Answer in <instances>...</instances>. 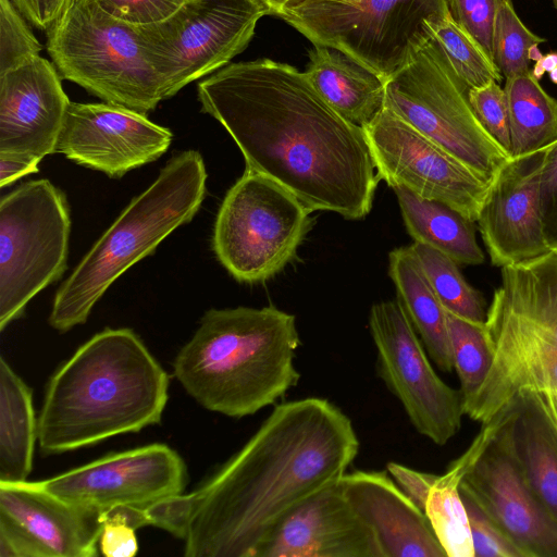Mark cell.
Listing matches in <instances>:
<instances>
[{
  "label": "cell",
  "instance_id": "obj_1",
  "mask_svg": "<svg viewBox=\"0 0 557 557\" xmlns=\"http://www.w3.org/2000/svg\"><path fill=\"white\" fill-rule=\"evenodd\" d=\"M201 111L228 132L246 170L293 193L311 212L360 220L380 181L361 126L336 112L305 72L270 59L230 63L201 81Z\"/></svg>",
  "mask_w": 557,
  "mask_h": 557
},
{
  "label": "cell",
  "instance_id": "obj_35",
  "mask_svg": "<svg viewBox=\"0 0 557 557\" xmlns=\"http://www.w3.org/2000/svg\"><path fill=\"white\" fill-rule=\"evenodd\" d=\"M460 495L469 520L474 557H527L461 487Z\"/></svg>",
  "mask_w": 557,
  "mask_h": 557
},
{
  "label": "cell",
  "instance_id": "obj_29",
  "mask_svg": "<svg viewBox=\"0 0 557 557\" xmlns=\"http://www.w3.org/2000/svg\"><path fill=\"white\" fill-rule=\"evenodd\" d=\"M510 127V157L540 151L557 140V99L531 70L505 82Z\"/></svg>",
  "mask_w": 557,
  "mask_h": 557
},
{
  "label": "cell",
  "instance_id": "obj_36",
  "mask_svg": "<svg viewBox=\"0 0 557 557\" xmlns=\"http://www.w3.org/2000/svg\"><path fill=\"white\" fill-rule=\"evenodd\" d=\"M468 99L482 126L510 156L509 111L505 89L492 81L469 89Z\"/></svg>",
  "mask_w": 557,
  "mask_h": 557
},
{
  "label": "cell",
  "instance_id": "obj_48",
  "mask_svg": "<svg viewBox=\"0 0 557 557\" xmlns=\"http://www.w3.org/2000/svg\"><path fill=\"white\" fill-rule=\"evenodd\" d=\"M549 78L554 84H557V67L549 72Z\"/></svg>",
  "mask_w": 557,
  "mask_h": 557
},
{
  "label": "cell",
  "instance_id": "obj_18",
  "mask_svg": "<svg viewBox=\"0 0 557 557\" xmlns=\"http://www.w3.org/2000/svg\"><path fill=\"white\" fill-rule=\"evenodd\" d=\"M544 149L510 158L494 177L481 207L476 222L495 267L516 264L550 251L539 201Z\"/></svg>",
  "mask_w": 557,
  "mask_h": 557
},
{
  "label": "cell",
  "instance_id": "obj_39",
  "mask_svg": "<svg viewBox=\"0 0 557 557\" xmlns=\"http://www.w3.org/2000/svg\"><path fill=\"white\" fill-rule=\"evenodd\" d=\"M543 230L550 250L557 251V140L544 149L539 173Z\"/></svg>",
  "mask_w": 557,
  "mask_h": 557
},
{
  "label": "cell",
  "instance_id": "obj_16",
  "mask_svg": "<svg viewBox=\"0 0 557 557\" xmlns=\"http://www.w3.org/2000/svg\"><path fill=\"white\" fill-rule=\"evenodd\" d=\"M465 474L460 487L523 550L557 557V522L528 482L506 423Z\"/></svg>",
  "mask_w": 557,
  "mask_h": 557
},
{
  "label": "cell",
  "instance_id": "obj_27",
  "mask_svg": "<svg viewBox=\"0 0 557 557\" xmlns=\"http://www.w3.org/2000/svg\"><path fill=\"white\" fill-rule=\"evenodd\" d=\"M401 216L414 242L428 245L458 264L479 265L485 256L472 221L450 207L419 197L403 187H393Z\"/></svg>",
  "mask_w": 557,
  "mask_h": 557
},
{
  "label": "cell",
  "instance_id": "obj_43",
  "mask_svg": "<svg viewBox=\"0 0 557 557\" xmlns=\"http://www.w3.org/2000/svg\"><path fill=\"white\" fill-rule=\"evenodd\" d=\"M20 13L36 28L48 30L72 0H11Z\"/></svg>",
  "mask_w": 557,
  "mask_h": 557
},
{
  "label": "cell",
  "instance_id": "obj_28",
  "mask_svg": "<svg viewBox=\"0 0 557 557\" xmlns=\"http://www.w3.org/2000/svg\"><path fill=\"white\" fill-rule=\"evenodd\" d=\"M37 438L32 389L0 357V482L26 481Z\"/></svg>",
  "mask_w": 557,
  "mask_h": 557
},
{
  "label": "cell",
  "instance_id": "obj_7",
  "mask_svg": "<svg viewBox=\"0 0 557 557\" xmlns=\"http://www.w3.org/2000/svg\"><path fill=\"white\" fill-rule=\"evenodd\" d=\"M276 16L314 46L337 49L386 79L450 13L446 0H298Z\"/></svg>",
  "mask_w": 557,
  "mask_h": 557
},
{
  "label": "cell",
  "instance_id": "obj_40",
  "mask_svg": "<svg viewBox=\"0 0 557 557\" xmlns=\"http://www.w3.org/2000/svg\"><path fill=\"white\" fill-rule=\"evenodd\" d=\"M102 531L99 539V548L107 557H133L138 552V542L135 528L121 516L103 511Z\"/></svg>",
  "mask_w": 557,
  "mask_h": 557
},
{
  "label": "cell",
  "instance_id": "obj_47",
  "mask_svg": "<svg viewBox=\"0 0 557 557\" xmlns=\"http://www.w3.org/2000/svg\"><path fill=\"white\" fill-rule=\"evenodd\" d=\"M528 57H529L530 61H535V62L539 61L543 57L541 50L539 49V45L532 46L529 49Z\"/></svg>",
  "mask_w": 557,
  "mask_h": 557
},
{
  "label": "cell",
  "instance_id": "obj_46",
  "mask_svg": "<svg viewBox=\"0 0 557 557\" xmlns=\"http://www.w3.org/2000/svg\"><path fill=\"white\" fill-rule=\"evenodd\" d=\"M263 4L270 14L276 15L285 7L298 1V0H257Z\"/></svg>",
  "mask_w": 557,
  "mask_h": 557
},
{
  "label": "cell",
  "instance_id": "obj_8",
  "mask_svg": "<svg viewBox=\"0 0 557 557\" xmlns=\"http://www.w3.org/2000/svg\"><path fill=\"white\" fill-rule=\"evenodd\" d=\"M47 50L63 78L111 104L147 114L164 100L136 26L72 0L47 30Z\"/></svg>",
  "mask_w": 557,
  "mask_h": 557
},
{
  "label": "cell",
  "instance_id": "obj_6",
  "mask_svg": "<svg viewBox=\"0 0 557 557\" xmlns=\"http://www.w3.org/2000/svg\"><path fill=\"white\" fill-rule=\"evenodd\" d=\"M207 170L196 150L172 157L134 197L58 288L49 324L60 333L84 324L108 288L159 244L190 222L206 195Z\"/></svg>",
  "mask_w": 557,
  "mask_h": 557
},
{
  "label": "cell",
  "instance_id": "obj_12",
  "mask_svg": "<svg viewBox=\"0 0 557 557\" xmlns=\"http://www.w3.org/2000/svg\"><path fill=\"white\" fill-rule=\"evenodd\" d=\"M269 14L257 0H186L170 17L136 26L164 99L230 64Z\"/></svg>",
  "mask_w": 557,
  "mask_h": 557
},
{
  "label": "cell",
  "instance_id": "obj_32",
  "mask_svg": "<svg viewBox=\"0 0 557 557\" xmlns=\"http://www.w3.org/2000/svg\"><path fill=\"white\" fill-rule=\"evenodd\" d=\"M447 326L462 403L482 385L491 368L492 356L483 324H476L446 311Z\"/></svg>",
  "mask_w": 557,
  "mask_h": 557
},
{
  "label": "cell",
  "instance_id": "obj_22",
  "mask_svg": "<svg viewBox=\"0 0 557 557\" xmlns=\"http://www.w3.org/2000/svg\"><path fill=\"white\" fill-rule=\"evenodd\" d=\"M0 515L26 530L50 557L98 554L101 512L65 502L37 482H0Z\"/></svg>",
  "mask_w": 557,
  "mask_h": 557
},
{
  "label": "cell",
  "instance_id": "obj_38",
  "mask_svg": "<svg viewBox=\"0 0 557 557\" xmlns=\"http://www.w3.org/2000/svg\"><path fill=\"white\" fill-rule=\"evenodd\" d=\"M109 16L133 26L159 23L175 13L186 0H94Z\"/></svg>",
  "mask_w": 557,
  "mask_h": 557
},
{
  "label": "cell",
  "instance_id": "obj_42",
  "mask_svg": "<svg viewBox=\"0 0 557 557\" xmlns=\"http://www.w3.org/2000/svg\"><path fill=\"white\" fill-rule=\"evenodd\" d=\"M386 470L400 490L424 512L429 491L436 474L418 471L394 461L387 462Z\"/></svg>",
  "mask_w": 557,
  "mask_h": 557
},
{
  "label": "cell",
  "instance_id": "obj_31",
  "mask_svg": "<svg viewBox=\"0 0 557 557\" xmlns=\"http://www.w3.org/2000/svg\"><path fill=\"white\" fill-rule=\"evenodd\" d=\"M432 39L468 90L492 81L502 82L503 75L493 59L451 16L432 28Z\"/></svg>",
  "mask_w": 557,
  "mask_h": 557
},
{
  "label": "cell",
  "instance_id": "obj_30",
  "mask_svg": "<svg viewBox=\"0 0 557 557\" xmlns=\"http://www.w3.org/2000/svg\"><path fill=\"white\" fill-rule=\"evenodd\" d=\"M444 309L476 324L486 319L482 294L471 286L459 265L443 252L418 242L410 245Z\"/></svg>",
  "mask_w": 557,
  "mask_h": 557
},
{
  "label": "cell",
  "instance_id": "obj_4",
  "mask_svg": "<svg viewBox=\"0 0 557 557\" xmlns=\"http://www.w3.org/2000/svg\"><path fill=\"white\" fill-rule=\"evenodd\" d=\"M300 345L295 315L274 306L210 309L177 352L173 372L203 408L244 418L297 386Z\"/></svg>",
  "mask_w": 557,
  "mask_h": 557
},
{
  "label": "cell",
  "instance_id": "obj_21",
  "mask_svg": "<svg viewBox=\"0 0 557 557\" xmlns=\"http://www.w3.org/2000/svg\"><path fill=\"white\" fill-rule=\"evenodd\" d=\"M387 473L356 470L338 482L373 531L383 557H447L425 513Z\"/></svg>",
  "mask_w": 557,
  "mask_h": 557
},
{
  "label": "cell",
  "instance_id": "obj_45",
  "mask_svg": "<svg viewBox=\"0 0 557 557\" xmlns=\"http://www.w3.org/2000/svg\"><path fill=\"white\" fill-rule=\"evenodd\" d=\"M555 67H557V52H549L535 62L531 72L540 81L544 73L553 71Z\"/></svg>",
  "mask_w": 557,
  "mask_h": 557
},
{
  "label": "cell",
  "instance_id": "obj_49",
  "mask_svg": "<svg viewBox=\"0 0 557 557\" xmlns=\"http://www.w3.org/2000/svg\"><path fill=\"white\" fill-rule=\"evenodd\" d=\"M553 2H554V5H555V8L557 10V0H553Z\"/></svg>",
  "mask_w": 557,
  "mask_h": 557
},
{
  "label": "cell",
  "instance_id": "obj_15",
  "mask_svg": "<svg viewBox=\"0 0 557 557\" xmlns=\"http://www.w3.org/2000/svg\"><path fill=\"white\" fill-rule=\"evenodd\" d=\"M37 483L65 502L103 512L182 494L186 466L170 446L151 444L109 454Z\"/></svg>",
  "mask_w": 557,
  "mask_h": 557
},
{
  "label": "cell",
  "instance_id": "obj_3",
  "mask_svg": "<svg viewBox=\"0 0 557 557\" xmlns=\"http://www.w3.org/2000/svg\"><path fill=\"white\" fill-rule=\"evenodd\" d=\"M169 375L131 329H106L50 377L37 419L47 455L62 454L158 424Z\"/></svg>",
  "mask_w": 557,
  "mask_h": 557
},
{
  "label": "cell",
  "instance_id": "obj_17",
  "mask_svg": "<svg viewBox=\"0 0 557 557\" xmlns=\"http://www.w3.org/2000/svg\"><path fill=\"white\" fill-rule=\"evenodd\" d=\"M172 139L169 128L151 122L146 114L108 102H71L55 152L120 178L159 159Z\"/></svg>",
  "mask_w": 557,
  "mask_h": 557
},
{
  "label": "cell",
  "instance_id": "obj_5",
  "mask_svg": "<svg viewBox=\"0 0 557 557\" xmlns=\"http://www.w3.org/2000/svg\"><path fill=\"white\" fill-rule=\"evenodd\" d=\"M483 330L491 368L462 403L465 416L482 424L557 377L556 250L500 268Z\"/></svg>",
  "mask_w": 557,
  "mask_h": 557
},
{
  "label": "cell",
  "instance_id": "obj_34",
  "mask_svg": "<svg viewBox=\"0 0 557 557\" xmlns=\"http://www.w3.org/2000/svg\"><path fill=\"white\" fill-rule=\"evenodd\" d=\"M11 0H0V75L39 55L42 46Z\"/></svg>",
  "mask_w": 557,
  "mask_h": 557
},
{
  "label": "cell",
  "instance_id": "obj_13",
  "mask_svg": "<svg viewBox=\"0 0 557 557\" xmlns=\"http://www.w3.org/2000/svg\"><path fill=\"white\" fill-rule=\"evenodd\" d=\"M368 324L376 350L377 376L419 434L436 445L447 444L460 430L465 416L459 389L437 375L397 299L374 304Z\"/></svg>",
  "mask_w": 557,
  "mask_h": 557
},
{
  "label": "cell",
  "instance_id": "obj_25",
  "mask_svg": "<svg viewBox=\"0 0 557 557\" xmlns=\"http://www.w3.org/2000/svg\"><path fill=\"white\" fill-rule=\"evenodd\" d=\"M388 275L397 300L418 334L429 357L446 373L454 370L447 314L410 246L388 255Z\"/></svg>",
  "mask_w": 557,
  "mask_h": 557
},
{
  "label": "cell",
  "instance_id": "obj_11",
  "mask_svg": "<svg viewBox=\"0 0 557 557\" xmlns=\"http://www.w3.org/2000/svg\"><path fill=\"white\" fill-rule=\"evenodd\" d=\"M70 208L49 180L29 181L0 199V330L66 270Z\"/></svg>",
  "mask_w": 557,
  "mask_h": 557
},
{
  "label": "cell",
  "instance_id": "obj_33",
  "mask_svg": "<svg viewBox=\"0 0 557 557\" xmlns=\"http://www.w3.org/2000/svg\"><path fill=\"white\" fill-rule=\"evenodd\" d=\"M545 41L524 25L511 0H502L494 24L493 61L505 78L529 71V49Z\"/></svg>",
  "mask_w": 557,
  "mask_h": 557
},
{
  "label": "cell",
  "instance_id": "obj_2",
  "mask_svg": "<svg viewBox=\"0 0 557 557\" xmlns=\"http://www.w3.org/2000/svg\"><path fill=\"white\" fill-rule=\"evenodd\" d=\"M351 420L321 397L277 405L255 434L187 494V557H257L300 503L337 483L359 451Z\"/></svg>",
  "mask_w": 557,
  "mask_h": 557
},
{
  "label": "cell",
  "instance_id": "obj_41",
  "mask_svg": "<svg viewBox=\"0 0 557 557\" xmlns=\"http://www.w3.org/2000/svg\"><path fill=\"white\" fill-rule=\"evenodd\" d=\"M0 557H50L26 530L0 515Z\"/></svg>",
  "mask_w": 557,
  "mask_h": 557
},
{
  "label": "cell",
  "instance_id": "obj_37",
  "mask_svg": "<svg viewBox=\"0 0 557 557\" xmlns=\"http://www.w3.org/2000/svg\"><path fill=\"white\" fill-rule=\"evenodd\" d=\"M451 18L493 59V32L502 0H446Z\"/></svg>",
  "mask_w": 557,
  "mask_h": 557
},
{
  "label": "cell",
  "instance_id": "obj_26",
  "mask_svg": "<svg viewBox=\"0 0 557 557\" xmlns=\"http://www.w3.org/2000/svg\"><path fill=\"white\" fill-rule=\"evenodd\" d=\"M504 423V416L483 423L467 450L450 463L444 474L436 475L429 491L424 513L447 557H474L469 520L460 495V484L467 471Z\"/></svg>",
  "mask_w": 557,
  "mask_h": 557
},
{
  "label": "cell",
  "instance_id": "obj_14",
  "mask_svg": "<svg viewBox=\"0 0 557 557\" xmlns=\"http://www.w3.org/2000/svg\"><path fill=\"white\" fill-rule=\"evenodd\" d=\"M380 180L444 203L476 222L492 182L387 108L362 127Z\"/></svg>",
  "mask_w": 557,
  "mask_h": 557
},
{
  "label": "cell",
  "instance_id": "obj_44",
  "mask_svg": "<svg viewBox=\"0 0 557 557\" xmlns=\"http://www.w3.org/2000/svg\"><path fill=\"white\" fill-rule=\"evenodd\" d=\"M40 160L11 153H0V187L12 184L16 180L38 172Z\"/></svg>",
  "mask_w": 557,
  "mask_h": 557
},
{
  "label": "cell",
  "instance_id": "obj_23",
  "mask_svg": "<svg viewBox=\"0 0 557 557\" xmlns=\"http://www.w3.org/2000/svg\"><path fill=\"white\" fill-rule=\"evenodd\" d=\"M305 74L320 96L356 125L369 124L384 108L385 79L337 49L314 46Z\"/></svg>",
  "mask_w": 557,
  "mask_h": 557
},
{
  "label": "cell",
  "instance_id": "obj_10",
  "mask_svg": "<svg viewBox=\"0 0 557 557\" xmlns=\"http://www.w3.org/2000/svg\"><path fill=\"white\" fill-rule=\"evenodd\" d=\"M384 107L488 182L510 159L480 123L433 39L385 79Z\"/></svg>",
  "mask_w": 557,
  "mask_h": 557
},
{
  "label": "cell",
  "instance_id": "obj_20",
  "mask_svg": "<svg viewBox=\"0 0 557 557\" xmlns=\"http://www.w3.org/2000/svg\"><path fill=\"white\" fill-rule=\"evenodd\" d=\"M338 482L288 512L257 557H383L373 531L354 510Z\"/></svg>",
  "mask_w": 557,
  "mask_h": 557
},
{
  "label": "cell",
  "instance_id": "obj_9",
  "mask_svg": "<svg viewBox=\"0 0 557 557\" xmlns=\"http://www.w3.org/2000/svg\"><path fill=\"white\" fill-rule=\"evenodd\" d=\"M311 213L287 188L246 170L219 208L213 251L236 281L262 283L296 257L311 228Z\"/></svg>",
  "mask_w": 557,
  "mask_h": 557
},
{
  "label": "cell",
  "instance_id": "obj_24",
  "mask_svg": "<svg viewBox=\"0 0 557 557\" xmlns=\"http://www.w3.org/2000/svg\"><path fill=\"white\" fill-rule=\"evenodd\" d=\"M506 428L528 482L557 522V429L542 396H519Z\"/></svg>",
  "mask_w": 557,
  "mask_h": 557
},
{
  "label": "cell",
  "instance_id": "obj_19",
  "mask_svg": "<svg viewBox=\"0 0 557 557\" xmlns=\"http://www.w3.org/2000/svg\"><path fill=\"white\" fill-rule=\"evenodd\" d=\"M71 101L40 55L0 75V153L42 160L55 147Z\"/></svg>",
  "mask_w": 557,
  "mask_h": 557
}]
</instances>
